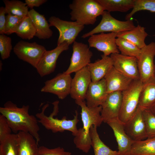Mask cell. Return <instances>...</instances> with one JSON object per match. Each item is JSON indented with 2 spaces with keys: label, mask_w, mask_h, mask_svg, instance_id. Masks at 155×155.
I'll return each instance as SVG.
<instances>
[{
  "label": "cell",
  "mask_w": 155,
  "mask_h": 155,
  "mask_svg": "<svg viewBox=\"0 0 155 155\" xmlns=\"http://www.w3.org/2000/svg\"><path fill=\"white\" fill-rule=\"evenodd\" d=\"M29 105L18 107L11 101L6 102L3 107H0L1 114L6 118L13 133L19 132L31 135L38 143L40 140V128L36 116L30 115Z\"/></svg>",
  "instance_id": "cell-1"
},
{
  "label": "cell",
  "mask_w": 155,
  "mask_h": 155,
  "mask_svg": "<svg viewBox=\"0 0 155 155\" xmlns=\"http://www.w3.org/2000/svg\"><path fill=\"white\" fill-rule=\"evenodd\" d=\"M59 103L58 100L52 103L53 105V111L49 116L45 114V111L49 104L47 103L44 105L42 107L41 112L36 114L38 122L46 129L51 131L53 133L68 131H71L72 135L75 136L78 131L77 124L79 120L78 111H75L74 118L71 120L67 119L65 116L61 119L55 118L54 117L56 116L59 112Z\"/></svg>",
  "instance_id": "cell-2"
},
{
  "label": "cell",
  "mask_w": 155,
  "mask_h": 155,
  "mask_svg": "<svg viewBox=\"0 0 155 155\" xmlns=\"http://www.w3.org/2000/svg\"><path fill=\"white\" fill-rule=\"evenodd\" d=\"M69 6L71 20L84 26L94 24L104 11L97 0H74Z\"/></svg>",
  "instance_id": "cell-3"
},
{
  "label": "cell",
  "mask_w": 155,
  "mask_h": 155,
  "mask_svg": "<svg viewBox=\"0 0 155 155\" xmlns=\"http://www.w3.org/2000/svg\"><path fill=\"white\" fill-rule=\"evenodd\" d=\"M143 84L134 80L129 87L122 92V100L119 119L124 124L132 117L138 108L139 98Z\"/></svg>",
  "instance_id": "cell-4"
},
{
  "label": "cell",
  "mask_w": 155,
  "mask_h": 155,
  "mask_svg": "<svg viewBox=\"0 0 155 155\" xmlns=\"http://www.w3.org/2000/svg\"><path fill=\"white\" fill-rule=\"evenodd\" d=\"M98 24L89 32L82 36L85 38L96 34L106 32L118 33L131 30L135 26L131 19L125 21L118 20L113 17L110 12L104 11Z\"/></svg>",
  "instance_id": "cell-5"
},
{
  "label": "cell",
  "mask_w": 155,
  "mask_h": 155,
  "mask_svg": "<svg viewBox=\"0 0 155 155\" xmlns=\"http://www.w3.org/2000/svg\"><path fill=\"white\" fill-rule=\"evenodd\" d=\"M48 21L50 27L54 26L59 31L57 45L64 42L69 45L73 44L84 27V26L76 22L64 20L54 16L50 17Z\"/></svg>",
  "instance_id": "cell-6"
},
{
  "label": "cell",
  "mask_w": 155,
  "mask_h": 155,
  "mask_svg": "<svg viewBox=\"0 0 155 155\" xmlns=\"http://www.w3.org/2000/svg\"><path fill=\"white\" fill-rule=\"evenodd\" d=\"M155 42H151L141 49L137 66L139 79L143 84L155 79Z\"/></svg>",
  "instance_id": "cell-7"
},
{
  "label": "cell",
  "mask_w": 155,
  "mask_h": 155,
  "mask_svg": "<svg viewBox=\"0 0 155 155\" xmlns=\"http://www.w3.org/2000/svg\"><path fill=\"white\" fill-rule=\"evenodd\" d=\"M13 49L19 59L27 62L35 68L46 50L44 46L35 42H30L23 40L18 42Z\"/></svg>",
  "instance_id": "cell-8"
},
{
  "label": "cell",
  "mask_w": 155,
  "mask_h": 155,
  "mask_svg": "<svg viewBox=\"0 0 155 155\" xmlns=\"http://www.w3.org/2000/svg\"><path fill=\"white\" fill-rule=\"evenodd\" d=\"M73 52L70 62L67 69L64 73L70 74L87 67L90 63L93 56L89 46L86 44L75 41L73 44Z\"/></svg>",
  "instance_id": "cell-9"
},
{
  "label": "cell",
  "mask_w": 155,
  "mask_h": 155,
  "mask_svg": "<svg viewBox=\"0 0 155 155\" xmlns=\"http://www.w3.org/2000/svg\"><path fill=\"white\" fill-rule=\"evenodd\" d=\"M72 79L70 74L64 72L59 73L53 78L46 81L40 91L54 94L59 99H63L70 94Z\"/></svg>",
  "instance_id": "cell-10"
},
{
  "label": "cell",
  "mask_w": 155,
  "mask_h": 155,
  "mask_svg": "<svg viewBox=\"0 0 155 155\" xmlns=\"http://www.w3.org/2000/svg\"><path fill=\"white\" fill-rule=\"evenodd\" d=\"M69 45L67 43L64 42L53 49L45 51L36 68L41 77L54 72L58 57L62 53L68 49Z\"/></svg>",
  "instance_id": "cell-11"
},
{
  "label": "cell",
  "mask_w": 155,
  "mask_h": 155,
  "mask_svg": "<svg viewBox=\"0 0 155 155\" xmlns=\"http://www.w3.org/2000/svg\"><path fill=\"white\" fill-rule=\"evenodd\" d=\"M117 35V33L114 32H102L93 35L89 37L88 40L89 46L103 52L105 56L119 53L116 44Z\"/></svg>",
  "instance_id": "cell-12"
},
{
  "label": "cell",
  "mask_w": 155,
  "mask_h": 155,
  "mask_svg": "<svg viewBox=\"0 0 155 155\" xmlns=\"http://www.w3.org/2000/svg\"><path fill=\"white\" fill-rule=\"evenodd\" d=\"M92 82L87 67L75 72L71 82L70 95L75 100L85 101L89 85Z\"/></svg>",
  "instance_id": "cell-13"
},
{
  "label": "cell",
  "mask_w": 155,
  "mask_h": 155,
  "mask_svg": "<svg viewBox=\"0 0 155 155\" xmlns=\"http://www.w3.org/2000/svg\"><path fill=\"white\" fill-rule=\"evenodd\" d=\"M110 57L113 62V66L117 70L133 80H139L137 59L119 53L111 54Z\"/></svg>",
  "instance_id": "cell-14"
},
{
  "label": "cell",
  "mask_w": 155,
  "mask_h": 155,
  "mask_svg": "<svg viewBox=\"0 0 155 155\" xmlns=\"http://www.w3.org/2000/svg\"><path fill=\"white\" fill-rule=\"evenodd\" d=\"M122 100V92H115L108 94L101 105V115L103 122L107 123L111 120L119 119Z\"/></svg>",
  "instance_id": "cell-15"
},
{
  "label": "cell",
  "mask_w": 155,
  "mask_h": 155,
  "mask_svg": "<svg viewBox=\"0 0 155 155\" xmlns=\"http://www.w3.org/2000/svg\"><path fill=\"white\" fill-rule=\"evenodd\" d=\"M106 123L113 131L118 145L119 155H130L134 141L126 133L124 124L119 119L111 120Z\"/></svg>",
  "instance_id": "cell-16"
},
{
  "label": "cell",
  "mask_w": 155,
  "mask_h": 155,
  "mask_svg": "<svg viewBox=\"0 0 155 155\" xmlns=\"http://www.w3.org/2000/svg\"><path fill=\"white\" fill-rule=\"evenodd\" d=\"M81 109V117L83 128L86 135L90 134V128L92 125L99 127L103 122L101 115V106L93 108L88 107L85 101L75 100Z\"/></svg>",
  "instance_id": "cell-17"
},
{
  "label": "cell",
  "mask_w": 155,
  "mask_h": 155,
  "mask_svg": "<svg viewBox=\"0 0 155 155\" xmlns=\"http://www.w3.org/2000/svg\"><path fill=\"white\" fill-rule=\"evenodd\" d=\"M124 126L126 133L133 140L140 141L147 138L142 110L139 108L130 120L124 124Z\"/></svg>",
  "instance_id": "cell-18"
},
{
  "label": "cell",
  "mask_w": 155,
  "mask_h": 155,
  "mask_svg": "<svg viewBox=\"0 0 155 155\" xmlns=\"http://www.w3.org/2000/svg\"><path fill=\"white\" fill-rule=\"evenodd\" d=\"M106 84L104 78L96 82H91L86 96L87 106L93 108L101 106L107 97Z\"/></svg>",
  "instance_id": "cell-19"
},
{
  "label": "cell",
  "mask_w": 155,
  "mask_h": 155,
  "mask_svg": "<svg viewBox=\"0 0 155 155\" xmlns=\"http://www.w3.org/2000/svg\"><path fill=\"white\" fill-rule=\"evenodd\" d=\"M104 78L108 94L122 92L127 89L134 80L117 70L113 66Z\"/></svg>",
  "instance_id": "cell-20"
},
{
  "label": "cell",
  "mask_w": 155,
  "mask_h": 155,
  "mask_svg": "<svg viewBox=\"0 0 155 155\" xmlns=\"http://www.w3.org/2000/svg\"><path fill=\"white\" fill-rule=\"evenodd\" d=\"M87 67L90 72L92 82H96L104 78L113 67V62L110 56L103 55L101 59L90 63Z\"/></svg>",
  "instance_id": "cell-21"
},
{
  "label": "cell",
  "mask_w": 155,
  "mask_h": 155,
  "mask_svg": "<svg viewBox=\"0 0 155 155\" xmlns=\"http://www.w3.org/2000/svg\"><path fill=\"white\" fill-rule=\"evenodd\" d=\"M27 16L30 19L35 29V36L40 39H45L52 36L53 31L44 15L33 9L29 10Z\"/></svg>",
  "instance_id": "cell-22"
},
{
  "label": "cell",
  "mask_w": 155,
  "mask_h": 155,
  "mask_svg": "<svg viewBox=\"0 0 155 155\" xmlns=\"http://www.w3.org/2000/svg\"><path fill=\"white\" fill-rule=\"evenodd\" d=\"M17 134L18 155H39L38 143L31 135L22 132Z\"/></svg>",
  "instance_id": "cell-23"
},
{
  "label": "cell",
  "mask_w": 155,
  "mask_h": 155,
  "mask_svg": "<svg viewBox=\"0 0 155 155\" xmlns=\"http://www.w3.org/2000/svg\"><path fill=\"white\" fill-rule=\"evenodd\" d=\"M148 34L145 28L138 25L133 29L117 33V38H125L130 41L141 49L146 45L145 40Z\"/></svg>",
  "instance_id": "cell-24"
},
{
  "label": "cell",
  "mask_w": 155,
  "mask_h": 155,
  "mask_svg": "<svg viewBox=\"0 0 155 155\" xmlns=\"http://www.w3.org/2000/svg\"><path fill=\"white\" fill-rule=\"evenodd\" d=\"M155 104V79L143 84L140 94L138 108L150 109Z\"/></svg>",
  "instance_id": "cell-25"
},
{
  "label": "cell",
  "mask_w": 155,
  "mask_h": 155,
  "mask_svg": "<svg viewBox=\"0 0 155 155\" xmlns=\"http://www.w3.org/2000/svg\"><path fill=\"white\" fill-rule=\"evenodd\" d=\"M97 128V127L92 125L89 131L94 155H119L118 151L112 150L101 140Z\"/></svg>",
  "instance_id": "cell-26"
},
{
  "label": "cell",
  "mask_w": 155,
  "mask_h": 155,
  "mask_svg": "<svg viewBox=\"0 0 155 155\" xmlns=\"http://www.w3.org/2000/svg\"><path fill=\"white\" fill-rule=\"evenodd\" d=\"M104 11L127 12L133 8L135 0H97Z\"/></svg>",
  "instance_id": "cell-27"
},
{
  "label": "cell",
  "mask_w": 155,
  "mask_h": 155,
  "mask_svg": "<svg viewBox=\"0 0 155 155\" xmlns=\"http://www.w3.org/2000/svg\"><path fill=\"white\" fill-rule=\"evenodd\" d=\"M130 155H155V137L134 141Z\"/></svg>",
  "instance_id": "cell-28"
},
{
  "label": "cell",
  "mask_w": 155,
  "mask_h": 155,
  "mask_svg": "<svg viewBox=\"0 0 155 155\" xmlns=\"http://www.w3.org/2000/svg\"><path fill=\"white\" fill-rule=\"evenodd\" d=\"M0 155H18L17 134L11 133L0 141Z\"/></svg>",
  "instance_id": "cell-29"
},
{
  "label": "cell",
  "mask_w": 155,
  "mask_h": 155,
  "mask_svg": "<svg viewBox=\"0 0 155 155\" xmlns=\"http://www.w3.org/2000/svg\"><path fill=\"white\" fill-rule=\"evenodd\" d=\"M6 13L24 18L27 16L28 7L25 3L18 0H3Z\"/></svg>",
  "instance_id": "cell-30"
},
{
  "label": "cell",
  "mask_w": 155,
  "mask_h": 155,
  "mask_svg": "<svg viewBox=\"0 0 155 155\" xmlns=\"http://www.w3.org/2000/svg\"><path fill=\"white\" fill-rule=\"evenodd\" d=\"M116 44L121 54L133 57L138 59L140 54L141 49L132 42L125 38L117 37Z\"/></svg>",
  "instance_id": "cell-31"
},
{
  "label": "cell",
  "mask_w": 155,
  "mask_h": 155,
  "mask_svg": "<svg viewBox=\"0 0 155 155\" xmlns=\"http://www.w3.org/2000/svg\"><path fill=\"white\" fill-rule=\"evenodd\" d=\"M13 33L23 39L30 40L35 36L36 31L30 19L27 16L23 18Z\"/></svg>",
  "instance_id": "cell-32"
},
{
  "label": "cell",
  "mask_w": 155,
  "mask_h": 155,
  "mask_svg": "<svg viewBox=\"0 0 155 155\" xmlns=\"http://www.w3.org/2000/svg\"><path fill=\"white\" fill-rule=\"evenodd\" d=\"M74 136L73 142L76 147L84 152H88L92 147L90 134L86 135L82 127L78 129V132Z\"/></svg>",
  "instance_id": "cell-33"
},
{
  "label": "cell",
  "mask_w": 155,
  "mask_h": 155,
  "mask_svg": "<svg viewBox=\"0 0 155 155\" xmlns=\"http://www.w3.org/2000/svg\"><path fill=\"white\" fill-rule=\"evenodd\" d=\"M141 10L155 12V0H135L133 8L129 13L126 15L125 19H131L136 13Z\"/></svg>",
  "instance_id": "cell-34"
},
{
  "label": "cell",
  "mask_w": 155,
  "mask_h": 155,
  "mask_svg": "<svg viewBox=\"0 0 155 155\" xmlns=\"http://www.w3.org/2000/svg\"><path fill=\"white\" fill-rule=\"evenodd\" d=\"M145 122L147 138L155 137V114L150 109L142 110Z\"/></svg>",
  "instance_id": "cell-35"
},
{
  "label": "cell",
  "mask_w": 155,
  "mask_h": 155,
  "mask_svg": "<svg viewBox=\"0 0 155 155\" xmlns=\"http://www.w3.org/2000/svg\"><path fill=\"white\" fill-rule=\"evenodd\" d=\"M12 46L10 37L5 34L0 35V53L3 60L8 58L10 56Z\"/></svg>",
  "instance_id": "cell-36"
},
{
  "label": "cell",
  "mask_w": 155,
  "mask_h": 155,
  "mask_svg": "<svg viewBox=\"0 0 155 155\" xmlns=\"http://www.w3.org/2000/svg\"><path fill=\"white\" fill-rule=\"evenodd\" d=\"M24 18L7 14L6 15L5 34L9 35L13 33Z\"/></svg>",
  "instance_id": "cell-37"
},
{
  "label": "cell",
  "mask_w": 155,
  "mask_h": 155,
  "mask_svg": "<svg viewBox=\"0 0 155 155\" xmlns=\"http://www.w3.org/2000/svg\"><path fill=\"white\" fill-rule=\"evenodd\" d=\"M39 155H71V153L66 151L64 148L58 147L53 148H49L44 146L39 147Z\"/></svg>",
  "instance_id": "cell-38"
},
{
  "label": "cell",
  "mask_w": 155,
  "mask_h": 155,
  "mask_svg": "<svg viewBox=\"0 0 155 155\" xmlns=\"http://www.w3.org/2000/svg\"><path fill=\"white\" fill-rule=\"evenodd\" d=\"M12 130L5 117L0 115V141L11 134Z\"/></svg>",
  "instance_id": "cell-39"
},
{
  "label": "cell",
  "mask_w": 155,
  "mask_h": 155,
  "mask_svg": "<svg viewBox=\"0 0 155 155\" xmlns=\"http://www.w3.org/2000/svg\"><path fill=\"white\" fill-rule=\"evenodd\" d=\"M6 13L5 7H0V34H5Z\"/></svg>",
  "instance_id": "cell-40"
},
{
  "label": "cell",
  "mask_w": 155,
  "mask_h": 155,
  "mask_svg": "<svg viewBox=\"0 0 155 155\" xmlns=\"http://www.w3.org/2000/svg\"><path fill=\"white\" fill-rule=\"evenodd\" d=\"M47 1L46 0H25V3L28 8L32 9L34 7L40 6Z\"/></svg>",
  "instance_id": "cell-41"
},
{
  "label": "cell",
  "mask_w": 155,
  "mask_h": 155,
  "mask_svg": "<svg viewBox=\"0 0 155 155\" xmlns=\"http://www.w3.org/2000/svg\"><path fill=\"white\" fill-rule=\"evenodd\" d=\"M155 114V104L150 109Z\"/></svg>",
  "instance_id": "cell-42"
},
{
  "label": "cell",
  "mask_w": 155,
  "mask_h": 155,
  "mask_svg": "<svg viewBox=\"0 0 155 155\" xmlns=\"http://www.w3.org/2000/svg\"><path fill=\"white\" fill-rule=\"evenodd\" d=\"M154 78L155 79V60L154 61Z\"/></svg>",
  "instance_id": "cell-43"
}]
</instances>
